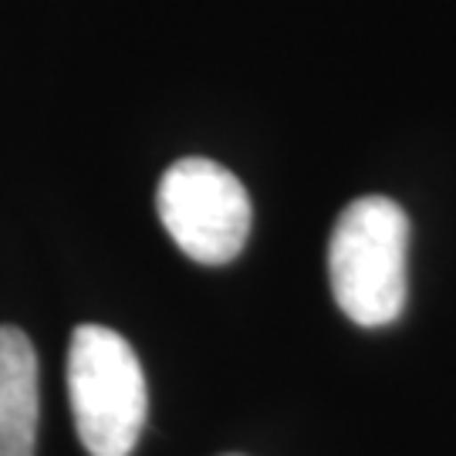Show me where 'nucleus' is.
<instances>
[{
	"label": "nucleus",
	"mask_w": 456,
	"mask_h": 456,
	"mask_svg": "<svg viewBox=\"0 0 456 456\" xmlns=\"http://www.w3.org/2000/svg\"><path fill=\"white\" fill-rule=\"evenodd\" d=\"M406 247L409 216L389 196H362L345 207L328 244V281L348 322L382 328L403 314Z\"/></svg>",
	"instance_id": "nucleus-1"
},
{
	"label": "nucleus",
	"mask_w": 456,
	"mask_h": 456,
	"mask_svg": "<svg viewBox=\"0 0 456 456\" xmlns=\"http://www.w3.org/2000/svg\"><path fill=\"white\" fill-rule=\"evenodd\" d=\"M68 395L92 456H129L146 426V375L132 345L105 325H82L68 348Z\"/></svg>",
	"instance_id": "nucleus-2"
},
{
	"label": "nucleus",
	"mask_w": 456,
	"mask_h": 456,
	"mask_svg": "<svg viewBox=\"0 0 456 456\" xmlns=\"http://www.w3.org/2000/svg\"><path fill=\"white\" fill-rule=\"evenodd\" d=\"M156 210L173 244L196 264H230L250 233V196L227 166L186 156L159 180Z\"/></svg>",
	"instance_id": "nucleus-3"
},
{
	"label": "nucleus",
	"mask_w": 456,
	"mask_h": 456,
	"mask_svg": "<svg viewBox=\"0 0 456 456\" xmlns=\"http://www.w3.org/2000/svg\"><path fill=\"white\" fill-rule=\"evenodd\" d=\"M41 419L37 355L20 328H0V456H34Z\"/></svg>",
	"instance_id": "nucleus-4"
}]
</instances>
